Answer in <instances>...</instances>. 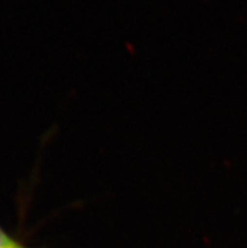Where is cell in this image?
<instances>
[{
	"mask_svg": "<svg viewBox=\"0 0 247 248\" xmlns=\"http://www.w3.org/2000/svg\"><path fill=\"white\" fill-rule=\"evenodd\" d=\"M0 248H28L24 245L19 243L14 237L5 232V231L0 227Z\"/></svg>",
	"mask_w": 247,
	"mask_h": 248,
	"instance_id": "6da1fadb",
	"label": "cell"
}]
</instances>
